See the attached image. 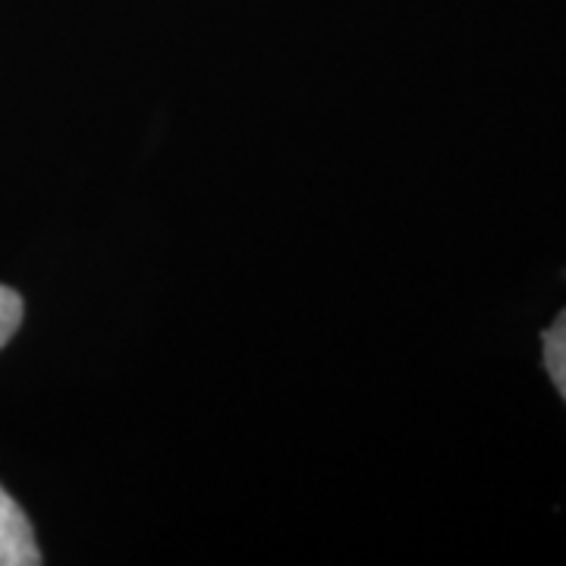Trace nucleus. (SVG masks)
<instances>
[{
    "label": "nucleus",
    "instance_id": "obj_1",
    "mask_svg": "<svg viewBox=\"0 0 566 566\" xmlns=\"http://www.w3.org/2000/svg\"><path fill=\"white\" fill-rule=\"evenodd\" d=\"M41 554L20 504L0 488V566H39Z\"/></svg>",
    "mask_w": 566,
    "mask_h": 566
},
{
    "label": "nucleus",
    "instance_id": "obj_3",
    "mask_svg": "<svg viewBox=\"0 0 566 566\" xmlns=\"http://www.w3.org/2000/svg\"><path fill=\"white\" fill-rule=\"evenodd\" d=\"M22 324V296L17 290L0 283V349L10 344V337L17 334Z\"/></svg>",
    "mask_w": 566,
    "mask_h": 566
},
{
    "label": "nucleus",
    "instance_id": "obj_2",
    "mask_svg": "<svg viewBox=\"0 0 566 566\" xmlns=\"http://www.w3.org/2000/svg\"><path fill=\"white\" fill-rule=\"evenodd\" d=\"M542 346H545L547 375L566 400V308L557 315V322L542 334Z\"/></svg>",
    "mask_w": 566,
    "mask_h": 566
}]
</instances>
